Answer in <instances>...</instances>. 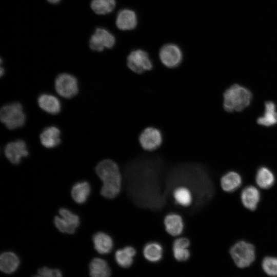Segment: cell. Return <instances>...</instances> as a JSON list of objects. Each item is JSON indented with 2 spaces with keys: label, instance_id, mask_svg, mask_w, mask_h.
Masks as SVG:
<instances>
[{
  "label": "cell",
  "instance_id": "18",
  "mask_svg": "<svg viewBox=\"0 0 277 277\" xmlns=\"http://www.w3.org/2000/svg\"><path fill=\"white\" fill-rule=\"evenodd\" d=\"M90 277H110L111 268L108 262L100 258H93L88 266Z\"/></svg>",
  "mask_w": 277,
  "mask_h": 277
},
{
  "label": "cell",
  "instance_id": "23",
  "mask_svg": "<svg viewBox=\"0 0 277 277\" xmlns=\"http://www.w3.org/2000/svg\"><path fill=\"white\" fill-rule=\"evenodd\" d=\"M39 107L51 114H56L61 110V104L55 96L48 94H41L37 100Z\"/></svg>",
  "mask_w": 277,
  "mask_h": 277
},
{
  "label": "cell",
  "instance_id": "32",
  "mask_svg": "<svg viewBox=\"0 0 277 277\" xmlns=\"http://www.w3.org/2000/svg\"><path fill=\"white\" fill-rule=\"evenodd\" d=\"M48 2L51 4L58 3L61 0H47Z\"/></svg>",
  "mask_w": 277,
  "mask_h": 277
},
{
  "label": "cell",
  "instance_id": "10",
  "mask_svg": "<svg viewBox=\"0 0 277 277\" xmlns=\"http://www.w3.org/2000/svg\"><path fill=\"white\" fill-rule=\"evenodd\" d=\"M261 190L255 185L242 187L240 191V200L243 206L250 211L255 210L261 200Z\"/></svg>",
  "mask_w": 277,
  "mask_h": 277
},
{
  "label": "cell",
  "instance_id": "33",
  "mask_svg": "<svg viewBox=\"0 0 277 277\" xmlns=\"http://www.w3.org/2000/svg\"><path fill=\"white\" fill-rule=\"evenodd\" d=\"M4 70L2 67H1V75L2 76L3 74H4Z\"/></svg>",
  "mask_w": 277,
  "mask_h": 277
},
{
  "label": "cell",
  "instance_id": "5",
  "mask_svg": "<svg viewBox=\"0 0 277 277\" xmlns=\"http://www.w3.org/2000/svg\"><path fill=\"white\" fill-rule=\"evenodd\" d=\"M59 215L54 217L53 223L60 232L67 234H73L80 225L79 216L66 208L58 210Z\"/></svg>",
  "mask_w": 277,
  "mask_h": 277
},
{
  "label": "cell",
  "instance_id": "9",
  "mask_svg": "<svg viewBox=\"0 0 277 277\" xmlns=\"http://www.w3.org/2000/svg\"><path fill=\"white\" fill-rule=\"evenodd\" d=\"M159 56L163 64L169 68L179 66L183 58L181 49L177 45L172 44L163 46L160 51Z\"/></svg>",
  "mask_w": 277,
  "mask_h": 277
},
{
  "label": "cell",
  "instance_id": "26",
  "mask_svg": "<svg viewBox=\"0 0 277 277\" xmlns=\"http://www.w3.org/2000/svg\"><path fill=\"white\" fill-rule=\"evenodd\" d=\"M173 196L177 204L184 207L190 205L192 196L189 189L184 186L175 188L173 192Z\"/></svg>",
  "mask_w": 277,
  "mask_h": 277
},
{
  "label": "cell",
  "instance_id": "25",
  "mask_svg": "<svg viewBox=\"0 0 277 277\" xmlns=\"http://www.w3.org/2000/svg\"><path fill=\"white\" fill-rule=\"evenodd\" d=\"M257 123L266 127L277 124V112L275 105L273 102L267 101L265 103L264 114L257 119Z\"/></svg>",
  "mask_w": 277,
  "mask_h": 277
},
{
  "label": "cell",
  "instance_id": "8",
  "mask_svg": "<svg viewBox=\"0 0 277 277\" xmlns=\"http://www.w3.org/2000/svg\"><path fill=\"white\" fill-rule=\"evenodd\" d=\"M115 43V37L111 33L104 28H98L90 37L89 46L93 51H102L105 48H112Z\"/></svg>",
  "mask_w": 277,
  "mask_h": 277
},
{
  "label": "cell",
  "instance_id": "6",
  "mask_svg": "<svg viewBox=\"0 0 277 277\" xmlns=\"http://www.w3.org/2000/svg\"><path fill=\"white\" fill-rule=\"evenodd\" d=\"M55 89L56 92L61 96L70 98L78 93L77 79L68 73L60 74L55 79Z\"/></svg>",
  "mask_w": 277,
  "mask_h": 277
},
{
  "label": "cell",
  "instance_id": "19",
  "mask_svg": "<svg viewBox=\"0 0 277 277\" xmlns=\"http://www.w3.org/2000/svg\"><path fill=\"white\" fill-rule=\"evenodd\" d=\"M60 135L61 132L58 128L54 126L47 127L40 134L41 143L46 148H54L61 142Z\"/></svg>",
  "mask_w": 277,
  "mask_h": 277
},
{
  "label": "cell",
  "instance_id": "4",
  "mask_svg": "<svg viewBox=\"0 0 277 277\" xmlns=\"http://www.w3.org/2000/svg\"><path fill=\"white\" fill-rule=\"evenodd\" d=\"M0 118L8 129L13 130L24 125L26 115L21 104L15 102L5 105L2 107Z\"/></svg>",
  "mask_w": 277,
  "mask_h": 277
},
{
  "label": "cell",
  "instance_id": "11",
  "mask_svg": "<svg viewBox=\"0 0 277 277\" xmlns=\"http://www.w3.org/2000/svg\"><path fill=\"white\" fill-rule=\"evenodd\" d=\"M162 141L163 137L161 131L153 127L145 128L139 136L141 146L147 151L156 149L162 144Z\"/></svg>",
  "mask_w": 277,
  "mask_h": 277
},
{
  "label": "cell",
  "instance_id": "20",
  "mask_svg": "<svg viewBox=\"0 0 277 277\" xmlns=\"http://www.w3.org/2000/svg\"><path fill=\"white\" fill-rule=\"evenodd\" d=\"M135 249L131 246H127L117 250L114 254V259L116 264L121 267L128 268L133 263L136 255Z\"/></svg>",
  "mask_w": 277,
  "mask_h": 277
},
{
  "label": "cell",
  "instance_id": "24",
  "mask_svg": "<svg viewBox=\"0 0 277 277\" xmlns=\"http://www.w3.org/2000/svg\"><path fill=\"white\" fill-rule=\"evenodd\" d=\"M143 254L147 261L156 263L161 261L163 257V248L162 246L157 242H150L144 246Z\"/></svg>",
  "mask_w": 277,
  "mask_h": 277
},
{
  "label": "cell",
  "instance_id": "16",
  "mask_svg": "<svg viewBox=\"0 0 277 277\" xmlns=\"http://www.w3.org/2000/svg\"><path fill=\"white\" fill-rule=\"evenodd\" d=\"M92 243L94 249L101 254L109 253L113 247L112 238L107 233L99 231L92 236Z\"/></svg>",
  "mask_w": 277,
  "mask_h": 277
},
{
  "label": "cell",
  "instance_id": "13",
  "mask_svg": "<svg viewBox=\"0 0 277 277\" xmlns=\"http://www.w3.org/2000/svg\"><path fill=\"white\" fill-rule=\"evenodd\" d=\"M220 184L224 192L233 193L242 187L243 178L239 172L229 171L221 176Z\"/></svg>",
  "mask_w": 277,
  "mask_h": 277
},
{
  "label": "cell",
  "instance_id": "31",
  "mask_svg": "<svg viewBox=\"0 0 277 277\" xmlns=\"http://www.w3.org/2000/svg\"><path fill=\"white\" fill-rule=\"evenodd\" d=\"M190 242L187 238L182 237L176 239L172 244V247H184L188 248Z\"/></svg>",
  "mask_w": 277,
  "mask_h": 277
},
{
  "label": "cell",
  "instance_id": "3",
  "mask_svg": "<svg viewBox=\"0 0 277 277\" xmlns=\"http://www.w3.org/2000/svg\"><path fill=\"white\" fill-rule=\"evenodd\" d=\"M229 252L235 264L243 268L250 266L255 260L256 248L253 243L240 240L231 245Z\"/></svg>",
  "mask_w": 277,
  "mask_h": 277
},
{
  "label": "cell",
  "instance_id": "34",
  "mask_svg": "<svg viewBox=\"0 0 277 277\" xmlns=\"http://www.w3.org/2000/svg\"><path fill=\"white\" fill-rule=\"evenodd\" d=\"M32 277H45V276H43L42 275L37 274L33 275Z\"/></svg>",
  "mask_w": 277,
  "mask_h": 277
},
{
  "label": "cell",
  "instance_id": "27",
  "mask_svg": "<svg viewBox=\"0 0 277 277\" xmlns=\"http://www.w3.org/2000/svg\"><path fill=\"white\" fill-rule=\"evenodd\" d=\"M91 8L97 14L104 15L112 12L115 6V0H92Z\"/></svg>",
  "mask_w": 277,
  "mask_h": 277
},
{
  "label": "cell",
  "instance_id": "2",
  "mask_svg": "<svg viewBox=\"0 0 277 277\" xmlns=\"http://www.w3.org/2000/svg\"><path fill=\"white\" fill-rule=\"evenodd\" d=\"M223 98V106L226 111H241L250 104L252 94L246 88L234 84L225 91Z\"/></svg>",
  "mask_w": 277,
  "mask_h": 277
},
{
  "label": "cell",
  "instance_id": "30",
  "mask_svg": "<svg viewBox=\"0 0 277 277\" xmlns=\"http://www.w3.org/2000/svg\"><path fill=\"white\" fill-rule=\"evenodd\" d=\"M37 272V274L45 277H63L61 270L57 268L43 266L38 268Z\"/></svg>",
  "mask_w": 277,
  "mask_h": 277
},
{
  "label": "cell",
  "instance_id": "28",
  "mask_svg": "<svg viewBox=\"0 0 277 277\" xmlns=\"http://www.w3.org/2000/svg\"><path fill=\"white\" fill-rule=\"evenodd\" d=\"M262 267L267 275L272 277L277 276V257L265 256L262 260Z\"/></svg>",
  "mask_w": 277,
  "mask_h": 277
},
{
  "label": "cell",
  "instance_id": "1",
  "mask_svg": "<svg viewBox=\"0 0 277 277\" xmlns=\"http://www.w3.org/2000/svg\"><path fill=\"white\" fill-rule=\"evenodd\" d=\"M95 172L103 183L101 194L108 199L116 197L121 191L122 181L117 164L111 160H104L96 166Z\"/></svg>",
  "mask_w": 277,
  "mask_h": 277
},
{
  "label": "cell",
  "instance_id": "7",
  "mask_svg": "<svg viewBox=\"0 0 277 277\" xmlns=\"http://www.w3.org/2000/svg\"><path fill=\"white\" fill-rule=\"evenodd\" d=\"M127 66L132 71L138 74L151 70L153 66L148 53L141 49L133 50L129 54Z\"/></svg>",
  "mask_w": 277,
  "mask_h": 277
},
{
  "label": "cell",
  "instance_id": "17",
  "mask_svg": "<svg viewBox=\"0 0 277 277\" xmlns=\"http://www.w3.org/2000/svg\"><path fill=\"white\" fill-rule=\"evenodd\" d=\"M164 224L166 232L173 236L180 235L184 230L182 217L176 213L167 214L164 219Z\"/></svg>",
  "mask_w": 277,
  "mask_h": 277
},
{
  "label": "cell",
  "instance_id": "29",
  "mask_svg": "<svg viewBox=\"0 0 277 277\" xmlns=\"http://www.w3.org/2000/svg\"><path fill=\"white\" fill-rule=\"evenodd\" d=\"M173 255L175 260L180 262L187 261L190 256L188 248L184 247H172Z\"/></svg>",
  "mask_w": 277,
  "mask_h": 277
},
{
  "label": "cell",
  "instance_id": "22",
  "mask_svg": "<svg viewBox=\"0 0 277 277\" xmlns=\"http://www.w3.org/2000/svg\"><path fill=\"white\" fill-rule=\"evenodd\" d=\"M91 186L87 181H81L75 183L71 190L73 200L78 204L85 203L91 193Z\"/></svg>",
  "mask_w": 277,
  "mask_h": 277
},
{
  "label": "cell",
  "instance_id": "21",
  "mask_svg": "<svg viewBox=\"0 0 277 277\" xmlns=\"http://www.w3.org/2000/svg\"><path fill=\"white\" fill-rule=\"evenodd\" d=\"M137 24L135 13L129 9L120 11L117 15L116 25L117 28L122 30L134 29Z\"/></svg>",
  "mask_w": 277,
  "mask_h": 277
},
{
  "label": "cell",
  "instance_id": "12",
  "mask_svg": "<svg viewBox=\"0 0 277 277\" xmlns=\"http://www.w3.org/2000/svg\"><path fill=\"white\" fill-rule=\"evenodd\" d=\"M5 155L8 161L13 164H18L23 157L29 155L25 142L18 140L8 143L4 150Z\"/></svg>",
  "mask_w": 277,
  "mask_h": 277
},
{
  "label": "cell",
  "instance_id": "15",
  "mask_svg": "<svg viewBox=\"0 0 277 277\" xmlns=\"http://www.w3.org/2000/svg\"><path fill=\"white\" fill-rule=\"evenodd\" d=\"M20 263L19 257L12 251H5L1 254L0 269L5 274H10L15 272Z\"/></svg>",
  "mask_w": 277,
  "mask_h": 277
},
{
  "label": "cell",
  "instance_id": "14",
  "mask_svg": "<svg viewBox=\"0 0 277 277\" xmlns=\"http://www.w3.org/2000/svg\"><path fill=\"white\" fill-rule=\"evenodd\" d=\"M254 182L255 185L261 190H267L272 188L275 184V175L269 167L262 166L256 171Z\"/></svg>",
  "mask_w": 277,
  "mask_h": 277
}]
</instances>
